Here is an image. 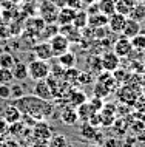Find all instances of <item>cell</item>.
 Masks as SVG:
<instances>
[{"label": "cell", "instance_id": "1", "mask_svg": "<svg viewBox=\"0 0 145 147\" xmlns=\"http://www.w3.org/2000/svg\"><path fill=\"white\" fill-rule=\"evenodd\" d=\"M13 104L22 112V115H28L36 121H45L54 112V105L51 101H45L34 94H23L22 98L14 99Z\"/></svg>", "mask_w": 145, "mask_h": 147}, {"label": "cell", "instance_id": "2", "mask_svg": "<svg viewBox=\"0 0 145 147\" xmlns=\"http://www.w3.org/2000/svg\"><path fill=\"white\" fill-rule=\"evenodd\" d=\"M51 74V67L46 61H40V59H34L28 63V78L36 81H43L48 79Z\"/></svg>", "mask_w": 145, "mask_h": 147}, {"label": "cell", "instance_id": "3", "mask_svg": "<svg viewBox=\"0 0 145 147\" xmlns=\"http://www.w3.org/2000/svg\"><path fill=\"white\" fill-rule=\"evenodd\" d=\"M69 39L63 36L62 33H57L54 34L53 37L49 39V45H51V50H53V54L56 57H59L60 54L66 53V51H69Z\"/></svg>", "mask_w": 145, "mask_h": 147}, {"label": "cell", "instance_id": "4", "mask_svg": "<svg viewBox=\"0 0 145 147\" xmlns=\"http://www.w3.org/2000/svg\"><path fill=\"white\" fill-rule=\"evenodd\" d=\"M117 98H119V101L124 102V104L134 105L136 101H138V98H139V90H138V87H134V85L125 84L117 90Z\"/></svg>", "mask_w": 145, "mask_h": 147}, {"label": "cell", "instance_id": "5", "mask_svg": "<svg viewBox=\"0 0 145 147\" xmlns=\"http://www.w3.org/2000/svg\"><path fill=\"white\" fill-rule=\"evenodd\" d=\"M39 11L42 14V19L46 22V23H54L57 22V14H59V8L54 5L53 2L49 0H43L39 6Z\"/></svg>", "mask_w": 145, "mask_h": 147}, {"label": "cell", "instance_id": "6", "mask_svg": "<svg viewBox=\"0 0 145 147\" xmlns=\"http://www.w3.org/2000/svg\"><path fill=\"white\" fill-rule=\"evenodd\" d=\"M100 63H102V70L113 73L114 70H117L120 67V57L113 50H110V51H105L100 56Z\"/></svg>", "mask_w": 145, "mask_h": 147}, {"label": "cell", "instance_id": "7", "mask_svg": "<svg viewBox=\"0 0 145 147\" xmlns=\"http://www.w3.org/2000/svg\"><path fill=\"white\" fill-rule=\"evenodd\" d=\"M33 136L36 138V141H49V138L53 136V129L49 127L48 122L45 121H37L33 125Z\"/></svg>", "mask_w": 145, "mask_h": 147}, {"label": "cell", "instance_id": "8", "mask_svg": "<svg viewBox=\"0 0 145 147\" xmlns=\"http://www.w3.org/2000/svg\"><path fill=\"white\" fill-rule=\"evenodd\" d=\"M133 50H134V48H133V45H131V40H130V39H127L125 36H120V37L114 42V45H113V51H114L120 59H122V57H128L133 53Z\"/></svg>", "mask_w": 145, "mask_h": 147}, {"label": "cell", "instance_id": "9", "mask_svg": "<svg viewBox=\"0 0 145 147\" xmlns=\"http://www.w3.org/2000/svg\"><path fill=\"white\" fill-rule=\"evenodd\" d=\"M33 94L40 98V99H45V101H53L54 99L51 87L46 82V79H43V81H36V84L33 87Z\"/></svg>", "mask_w": 145, "mask_h": 147}, {"label": "cell", "instance_id": "10", "mask_svg": "<svg viewBox=\"0 0 145 147\" xmlns=\"http://www.w3.org/2000/svg\"><path fill=\"white\" fill-rule=\"evenodd\" d=\"M100 125L102 127H111L116 121V105L113 104H104V109L99 112Z\"/></svg>", "mask_w": 145, "mask_h": 147}, {"label": "cell", "instance_id": "11", "mask_svg": "<svg viewBox=\"0 0 145 147\" xmlns=\"http://www.w3.org/2000/svg\"><path fill=\"white\" fill-rule=\"evenodd\" d=\"M127 16H124V14H120V13H116L114 14H111L108 17V28L111 33H122L124 31V26H125V23H127Z\"/></svg>", "mask_w": 145, "mask_h": 147}, {"label": "cell", "instance_id": "12", "mask_svg": "<svg viewBox=\"0 0 145 147\" xmlns=\"http://www.w3.org/2000/svg\"><path fill=\"white\" fill-rule=\"evenodd\" d=\"M33 53L36 54L37 59H40V61H46V62H48L49 59L54 57L49 42H40V43H37V45H34L33 47Z\"/></svg>", "mask_w": 145, "mask_h": 147}, {"label": "cell", "instance_id": "13", "mask_svg": "<svg viewBox=\"0 0 145 147\" xmlns=\"http://www.w3.org/2000/svg\"><path fill=\"white\" fill-rule=\"evenodd\" d=\"M76 13L77 11L76 9H73V8H69V6H63V8H60L59 9V14H57V22H59V25H71L73 20H74V17H76Z\"/></svg>", "mask_w": 145, "mask_h": 147}, {"label": "cell", "instance_id": "14", "mask_svg": "<svg viewBox=\"0 0 145 147\" xmlns=\"http://www.w3.org/2000/svg\"><path fill=\"white\" fill-rule=\"evenodd\" d=\"M140 28H142V26H140V22H136V20H133V19L128 17L127 23H125V26H124L122 36H125L127 39H133L138 34H140Z\"/></svg>", "mask_w": 145, "mask_h": 147}, {"label": "cell", "instance_id": "15", "mask_svg": "<svg viewBox=\"0 0 145 147\" xmlns=\"http://www.w3.org/2000/svg\"><path fill=\"white\" fill-rule=\"evenodd\" d=\"M108 25V16L102 14L100 11L96 14H88V26L90 28H104Z\"/></svg>", "mask_w": 145, "mask_h": 147}, {"label": "cell", "instance_id": "16", "mask_svg": "<svg viewBox=\"0 0 145 147\" xmlns=\"http://www.w3.org/2000/svg\"><path fill=\"white\" fill-rule=\"evenodd\" d=\"M3 119L8 122V124H14V122H19L22 119V112L17 109L14 104L8 105L5 110H3Z\"/></svg>", "mask_w": 145, "mask_h": 147}, {"label": "cell", "instance_id": "17", "mask_svg": "<svg viewBox=\"0 0 145 147\" xmlns=\"http://www.w3.org/2000/svg\"><path fill=\"white\" fill-rule=\"evenodd\" d=\"M60 119L62 122L66 125H74L77 121H79V116H77V110L74 107H66V109L62 110V115H60Z\"/></svg>", "mask_w": 145, "mask_h": 147}, {"label": "cell", "instance_id": "18", "mask_svg": "<svg viewBox=\"0 0 145 147\" xmlns=\"http://www.w3.org/2000/svg\"><path fill=\"white\" fill-rule=\"evenodd\" d=\"M57 61H59V65H60L62 68L68 70V68H74V67H76L77 57L74 53H71V51H66V53L60 54V56L57 57Z\"/></svg>", "mask_w": 145, "mask_h": 147}, {"label": "cell", "instance_id": "19", "mask_svg": "<svg viewBox=\"0 0 145 147\" xmlns=\"http://www.w3.org/2000/svg\"><path fill=\"white\" fill-rule=\"evenodd\" d=\"M11 71H13L14 79H17V81H25V79L28 78V65L23 63V62H17V61H15V63L13 65Z\"/></svg>", "mask_w": 145, "mask_h": 147}, {"label": "cell", "instance_id": "20", "mask_svg": "<svg viewBox=\"0 0 145 147\" xmlns=\"http://www.w3.org/2000/svg\"><path fill=\"white\" fill-rule=\"evenodd\" d=\"M88 99H87V94L80 90H71L69 91V96H68V102L71 107H79L82 104H85Z\"/></svg>", "mask_w": 145, "mask_h": 147}, {"label": "cell", "instance_id": "21", "mask_svg": "<svg viewBox=\"0 0 145 147\" xmlns=\"http://www.w3.org/2000/svg\"><path fill=\"white\" fill-rule=\"evenodd\" d=\"M97 127L94 125H91L90 122H84V124L80 125V129H79V135L84 140H90V141H94V138H96V135H97Z\"/></svg>", "mask_w": 145, "mask_h": 147}, {"label": "cell", "instance_id": "22", "mask_svg": "<svg viewBox=\"0 0 145 147\" xmlns=\"http://www.w3.org/2000/svg\"><path fill=\"white\" fill-rule=\"evenodd\" d=\"M136 3H139V2H136V0H116V11L128 17L131 9L136 6Z\"/></svg>", "mask_w": 145, "mask_h": 147}, {"label": "cell", "instance_id": "23", "mask_svg": "<svg viewBox=\"0 0 145 147\" xmlns=\"http://www.w3.org/2000/svg\"><path fill=\"white\" fill-rule=\"evenodd\" d=\"M99 11L105 16H111L116 13V0H97Z\"/></svg>", "mask_w": 145, "mask_h": 147}, {"label": "cell", "instance_id": "24", "mask_svg": "<svg viewBox=\"0 0 145 147\" xmlns=\"http://www.w3.org/2000/svg\"><path fill=\"white\" fill-rule=\"evenodd\" d=\"M77 116H79V121H82V122H88L90 121V118L93 116L96 112L90 107V104H88V101L85 102V104H82V105H79L77 107Z\"/></svg>", "mask_w": 145, "mask_h": 147}, {"label": "cell", "instance_id": "25", "mask_svg": "<svg viewBox=\"0 0 145 147\" xmlns=\"http://www.w3.org/2000/svg\"><path fill=\"white\" fill-rule=\"evenodd\" d=\"M128 17L133 19V20H136V22L145 20V5H144V2L142 3H136V6L131 9V13H130Z\"/></svg>", "mask_w": 145, "mask_h": 147}, {"label": "cell", "instance_id": "26", "mask_svg": "<svg viewBox=\"0 0 145 147\" xmlns=\"http://www.w3.org/2000/svg\"><path fill=\"white\" fill-rule=\"evenodd\" d=\"M73 25L76 26L77 30H82L85 26H88V13L85 11H77L76 13V17L73 20Z\"/></svg>", "mask_w": 145, "mask_h": 147}, {"label": "cell", "instance_id": "27", "mask_svg": "<svg viewBox=\"0 0 145 147\" xmlns=\"http://www.w3.org/2000/svg\"><path fill=\"white\" fill-rule=\"evenodd\" d=\"M14 63H15V59L9 51L0 53V68H13Z\"/></svg>", "mask_w": 145, "mask_h": 147}, {"label": "cell", "instance_id": "28", "mask_svg": "<svg viewBox=\"0 0 145 147\" xmlns=\"http://www.w3.org/2000/svg\"><path fill=\"white\" fill-rule=\"evenodd\" d=\"M93 94H94L96 98L105 99V98H108L110 94H111V91H110V88L105 84H102V82L97 81L96 85H94V90H93Z\"/></svg>", "mask_w": 145, "mask_h": 147}, {"label": "cell", "instance_id": "29", "mask_svg": "<svg viewBox=\"0 0 145 147\" xmlns=\"http://www.w3.org/2000/svg\"><path fill=\"white\" fill-rule=\"evenodd\" d=\"M48 146L49 147H66L68 146V140H66L65 135L57 133V135H53V136L49 138Z\"/></svg>", "mask_w": 145, "mask_h": 147}, {"label": "cell", "instance_id": "30", "mask_svg": "<svg viewBox=\"0 0 145 147\" xmlns=\"http://www.w3.org/2000/svg\"><path fill=\"white\" fill-rule=\"evenodd\" d=\"M14 81L11 68H0V84L2 85H11Z\"/></svg>", "mask_w": 145, "mask_h": 147}, {"label": "cell", "instance_id": "31", "mask_svg": "<svg viewBox=\"0 0 145 147\" xmlns=\"http://www.w3.org/2000/svg\"><path fill=\"white\" fill-rule=\"evenodd\" d=\"M131 40V45L133 48H134L136 51H145V34H138L136 37L130 39Z\"/></svg>", "mask_w": 145, "mask_h": 147}, {"label": "cell", "instance_id": "32", "mask_svg": "<svg viewBox=\"0 0 145 147\" xmlns=\"http://www.w3.org/2000/svg\"><path fill=\"white\" fill-rule=\"evenodd\" d=\"M88 104L90 107H91L93 110H94L96 113H99L102 109H104V99H100V98H96V96H93L91 99L88 101Z\"/></svg>", "mask_w": 145, "mask_h": 147}, {"label": "cell", "instance_id": "33", "mask_svg": "<svg viewBox=\"0 0 145 147\" xmlns=\"http://www.w3.org/2000/svg\"><path fill=\"white\" fill-rule=\"evenodd\" d=\"M23 94H25V91H23V88H22V85H20V84H14V85H11V96H14V99L22 98Z\"/></svg>", "mask_w": 145, "mask_h": 147}, {"label": "cell", "instance_id": "34", "mask_svg": "<svg viewBox=\"0 0 145 147\" xmlns=\"http://www.w3.org/2000/svg\"><path fill=\"white\" fill-rule=\"evenodd\" d=\"M77 82H79V84H91L93 82V74L91 73H79Z\"/></svg>", "mask_w": 145, "mask_h": 147}, {"label": "cell", "instance_id": "35", "mask_svg": "<svg viewBox=\"0 0 145 147\" xmlns=\"http://www.w3.org/2000/svg\"><path fill=\"white\" fill-rule=\"evenodd\" d=\"M11 98V85H0V99Z\"/></svg>", "mask_w": 145, "mask_h": 147}, {"label": "cell", "instance_id": "36", "mask_svg": "<svg viewBox=\"0 0 145 147\" xmlns=\"http://www.w3.org/2000/svg\"><path fill=\"white\" fill-rule=\"evenodd\" d=\"M66 6H69V8H73V9L79 11L80 6H82V2H80V0H66Z\"/></svg>", "mask_w": 145, "mask_h": 147}, {"label": "cell", "instance_id": "37", "mask_svg": "<svg viewBox=\"0 0 145 147\" xmlns=\"http://www.w3.org/2000/svg\"><path fill=\"white\" fill-rule=\"evenodd\" d=\"M8 127H9V124H8L5 119L0 118V133H5L6 130H8Z\"/></svg>", "mask_w": 145, "mask_h": 147}, {"label": "cell", "instance_id": "38", "mask_svg": "<svg viewBox=\"0 0 145 147\" xmlns=\"http://www.w3.org/2000/svg\"><path fill=\"white\" fill-rule=\"evenodd\" d=\"M33 147H49V146H48V142H46V141H36L33 144Z\"/></svg>", "mask_w": 145, "mask_h": 147}, {"label": "cell", "instance_id": "39", "mask_svg": "<svg viewBox=\"0 0 145 147\" xmlns=\"http://www.w3.org/2000/svg\"><path fill=\"white\" fill-rule=\"evenodd\" d=\"M82 5H93V3H97V0H80Z\"/></svg>", "mask_w": 145, "mask_h": 147}, {"label": "cell", "instance_id": "40", "mask_svg": "<svg viewBox=\"0 0 145 147\" xmlns=\"http://www.w3.org/2000/svg\"><path fill=\"white\" fill-rule=\"evenodd\" d=\"M140 79H142V81L145 82V70H144V73H142V76H140Z\"/></svg>", "mask_w": 145, "mask_h": 147}, {"label": "cell", "instance_id": "41", "mask_svg": "<svg viewBox=\"0 0 145 147\" xmlns=\"http://www.w3.org/2000/svg\"><path fill=\"white\" fill-rule=\"evenodd\" d=\"M88 147H105V146H97V144H91V146H88Z\"/></svg>", "mask_w": 145, "mask_h": 147}, {"label": "cell", "instance_id": "42", "mask_svg": "<svg viewBox=\"0 0 145 147\" xmlns=\"http://www.w3.org/2000/svg\"><path fill=\"white\" fill-rule=\"evenodd\" d=\"M66 147H76V146H71V144H68V146H66Z\"/></svg>", "mask_w": 145, "mask_h": 147}, {"label": "cell", "instance_id": "43", "mask_svg": "<svg viewBox=\"0 0 145 147\" xmlns=\"http://www.w3.org/2000/svg\"><path fill=\"white\" fill-rule=\"evenodd\" d=\"M136 2H142V0H136Z\"/></svg>", "mask_w": 145, "mask_h": 147}, {"label": "cell", "instance_id": "44", "mask_svg": "<svg viewBox=\"0 0 145 147\" xmlns=\"http://www.w3.org/2000/svg\"><path fill=\"white\" fill-rule=\"evenodd\" d=\"M0 85H2V84H0Z\"/></svg>", "mask_w": 145, "mask_h": 147}]
</instances>
